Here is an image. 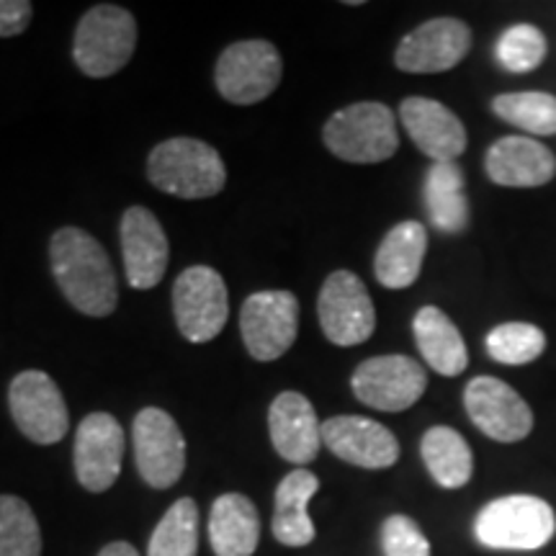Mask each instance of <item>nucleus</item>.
<instances>
[{"instance_id": "25", "label": "nucleus", "mask_w": 556, "mask_h": 556, "mask_svg": "<svg viewBox=\"0 0 556 556\" xmlns=\"http://www.w3.org/2000/svg\"><path fill=\"white\" fill-rule=\"evenodd\" d=\"M420 454L430 477L443 490H462L475 475V454H471L467 438L448 426L426 430L420 441Z\"/></svg>"}, {"instance_id": "29", "label": "nucleus", "mask_w": 556, "mask_h": 556, "mask_svg": "<svg viewBox=\"0 0 556 556\" xmlns=\"http://www.w3.org/2000/svg\"><path fill=\"white\" fill-rule=\"evenodd\" d=\"M0 556H41L39 520L16 495H0Z\"/></svg>"}, {"instance_id": "11", "label": "nucleus", "mask_w": 556, "mask_h": 556, "mask_svg": "<svg viewBox=\"0 0 556 556\" xmlns=\"http://www.w3.org/2000/svg\"><path fill=\"white\" fill-rule=\"evenodd\" d=\"M240 330L248 353L261 364L281 358L299 332V302L291 291L250 294L240 312Z\"/></svg>"}, {"instance_id": "16", "label": "nucleus", "mask_w": 556, "mask_h": 556, "mask_svg": "<svg viewBox=\"0 0 556 556\" xmlns=\"http://www.w3.org/2000/svg\"><path fill=\"white\" fill-rule=\"evenodd\" d=\"M323 446L361 469H389L400 458V441L371 417L338 415L323 422Z\"/></svg>"}, {"instance_id": "18", "label": "nucleus", "mask_w": 556, "mask_h": 556, "mask_svg": "<svg viewBox=\"0 0 556 556\" xmlns=\"http://www.w3.org/2000/svg\"><path fill=\"white\" fill-rule=\"evenodd\" d=\"M400 122L417 150L433 163H456L467 150V127L441 101L409 96L400 106Z\"/></svg>"}, {"instance_id": "28", "label": "nucleus", "mask_w": 556, "mask_h": 556, "mask_svg": "<svg viewBox=\"0 0 556 556\" xmlns=\"http://www.w3.org/2000/svg\"><path fill=\"white\" fill-rule=\"evenodd\" d=\"M197 552L199 507L191 497H180L152 531L148 556H197Z\"/></svg>"}, {"instance_id": "14", "label": "nucleus", "mask_w": 556, "mask_h": 556, "mask_svg": "<svg viewBox=\"0 0 556 556\" xmlns=\"http://www.w3.org/2000/svg\"><path fill=\"white\" fill-rule=\"evenodd\" d=\"M471 50V31L458 18H430L400 41L394 65L402 73L435 75L456 67Z\"/></svg>"}, {"instance_id": "22", "label": "nucleus", "mask_w": 556, "mask_h": 556, "mask_svg": "<svg viewBox=\"0 0 556 556\" xmlns=\"http://www.w3.org/2000/svg\"><path fill=\"white\" fill-rule=\"evenodd\" d=\"M428 253V229L420 222H400L381 240L374 258V274L387 289H407L420 276L422 258Z\"/></svg>"}, {"instance_id": "15", "label": "nucleus", "mask_w": 556, "mask_h": 556, "mask_svg": "<svg viewBox=\"0 0 556 556\" xmlns=\"http://www.w3.org/2000/svg\"><path fill=\"white\" fill-rule=\"evenodd\" d=\"M75 475L88 492H106L122 475L124 430L109 413L83 417L75 433Z\"/></svg>"}, {"instance_id": "26", "label": "nucleus", "mask_w": 556, "mask_h": 556, "mask_svg": "<svg viewBox=\"0 0 556 556\" xmlns=\"http://www.w3.org/2000/svg\"><path fill=\"white\" fill-rule=\"evenodd\" d=\"M426 206L435 229L464 232L469 225V201L464 173L456 163H433L426 176Z\"/></svg>"}, {"instance_id": "12", "label": "nucleus", "mask_w": 556, "mask_h": 556, "mask_svg": "<svg viewBox=\"0 0 556 556\" xmlns=\"http://www.w3.org/2000/svg\"><path fill=\"white\" fill-rule=\"evenodd\" d=\"M351 389L368 407L402 413L426 394L428 374L409 356H374L353 371Z\"/></svg>"}, {"instance_id": "1", "label": "nucleus", "mask_w": 556, "mask_h": 556, "mask_svg": "<svg viewBox=\"0 0 556 556\" xmlns=\"http://www.w3.org/2000/svg\"><path fill=\"white\" fill-rule=\"evenodd\" d=\"M50 266L58 287L75 309L109 317L119 304V287L109 253L80 227H62L50 240Z\"/></svg>"}, {"instance_id": "3", "label": "nucleus", "mask_w": 556, "mask_h": 556, "mask_svg": "<svg viewBox=\"0 0 556 556\" xmlns=\"http://www.w3.org/2000/svg\"><path fill=\"white\" fill-rule=\"evenodd\" d=\"M556 533V513L546 500L507 495L486 503L475 520V536L495 552H536Z\"/></svg>"}, {"instance_id": "23", "label": "nucleus", "mask_w": 556, "mask_h": 556, "mask_svg": "<svg viewBox=\"0 0 556 556\" xmlns=\"http://www.w3.org/2000/svg\"><path fill=\"white\" fill-rule=\"evenodd\" d=\"M208 541L217 556H253L261 541V518L253 500L240 492H227L214 500Z\"/></svg>"}, {"instance_id": "9", "label": "nucleus", "mask_w": 556, "mask_h": 556, "mask_svg": "<svg viewBox=\"0 0 556 556\" xmlns=\"http://www.w3.org/2000/svg\"><path fill=\"white\" fill-rule=\"evenodd\" d=\"M9 409L21 433L39 446L60 443L70 430V413L58 381L37 368L13 377L9 387Z\"/></svg>"}, {"instance_id": "4", "label": "nucleus", "mask_w": 556, "mask_h": 556, "mask_svg": "<svg viewBox=\"0 0 556 556\" xmlns=\"http://www.w3.org/2000/svg\"><path fill=\"white\" fill-rule=\"evenodd\" d=\"M323 142L332 155L345 163H384L400 148L397 119L384 103H353L330 116L323 129Z\"/></svg>"}, {"instance_id": "33", "label": "nucleus", "mask_w": 556, "mask_h": 556, "mask_svg": "<svg viewBox=\"0 0 556 556\" xmlns=\"http://www.w3.org/2000/svg\"><path fill=\"white\" fill-rule=\"evenodd\" d=\"M34 5L29 0H0V39L18 37L31 24Z\"/></svg>"}, {"instance_id": "13", "label": "nucleus", "mask_w": 556, "mask_h": 556, "mask_svg": "<svg viewBox=\"0 0 556 556\" xmlns=\"http://www.w3.org/2000/svg\"><path fill=\"white\" fill-rule=\"evenodd\" d=\"M464 407L471 422L497 443H518L533 430L531 407L503 379H471L464 389Z\"/></svg>"}, {"instance_id": "8", "label": "nucleus", "mask_w": 556, "mask_h": 556, "mask_svg": "<svg viewBox=\"0 0 556 556\" xmlns=\"http://www.w3.org/2000/svg\"><path fill=\"white\" fill-rule=\"evenodd\" d=\"M319 328L332 345L366 343L377 330V309L366 283L351 270H336L325 278L317 299Z\"/></svg>"}, {"instance_id": "30", "label": "nucleus", "mask_w": 556, "mask_h": 556, "mask_svg": "<svg viewBox=\"0 0 556 556\" xmlns=\"http://www.w3.org/2000/svg\"><path fill=\"white\" fill-rule=\"evenodd\" d=\"M546 351L544 330L531 323H503L486 336V353L505 366H526Z\"/></svg>"}, {"instance_id": "24", "label": "nucleus", "mask_w": 556, "mask_h": 556, "mask_svg": "<svg viewBox=\"0 0 556 556\" xmlns=\"http://www.w3.org/2000/svg\"><path fill=\"white\" fill-rule=\"evenodd\" d=\"M413 332L417 351H420V356L426 358V364L435 374H441V377H458V374L467 371V343H464L462 332L451 323L446 312L433 307V304L417 309L413 319Z\"/></svg>"}, {"instance_id": "10", "label": "nucleus", "mask_w": 556, "mask_h": 556, "mask_svg": "<svg viewBox=\"0 0 556 556\" xmlns=\"http://www.w3.org/2000/svg\"><path fill=\"white\" fill-rule=\"evenodd\" d=\"M139 477L155 490H168L184 477L186 441L178 422L160 407L139 409L131 426Z\"/></svg>"}, {"instance_id": "19", "label": "nucleus", "mask_w": 556, "mask_h": 556, "mask_svg": "<svg viewBox=\"0 0 556 556\" xmlns=\"http://www.w3.org/2000/svg\"><path fill=\"white\" fill-rule=\"evenodd\" d=\"M268 433L276 454L299 467L315 462L323 446V422L312 402L299 392H281L270 402Z\"/></svg>"}, {"instance_id": "2", "label": "nucleus", "mask_w": 556, "mask_h": 556, "mask_svg": "<svg viewBox=\"0 0 556 556\" xmlns=\"http://www.w3.org/2000/svg\"><path fill=\"white\" fill-rule=\"evenodd\" d=\"M148 178L157 191L170 197L208 199L225 189L227 168L219 152L204 139L173 137L150 152Z\"/></svg>"}, {"instance_id": "21", "label": "nucleus", "mask_w": 556, "mask_h": 556, "mask_svg": "<svg viewBox=\"0 0 556 556\" xmlns=\"http://www.w3.org/2000/svg\"><path fill=\"white\" fill-rule=\"evenodd\" d=\"M319 479L309 469L299 467L289 471L276 486L274 505V536L278 544L299 548L315 541V523L309 518V500L317 495Z\"/></svg>"}, {"instance_id": "6", "label": "nucleus", "mask_w": 556, "mask_h": 556, "mask_svg": "<svg viewBox=\"0 0 556 556\" xmlns=\"http://www.w3.org/2000/svg\"><path fill=\"white\" fill-rule=\"evenodd\" d=\"M283 75L281 52L266 39H245L229 45L219 54L214 83L219 96L238 106L266 101Z\"/></svg>"}, {"instance_id": "32", "label": "nucleus", "mask_w": 556, "mask_h": 556, "mask_svg": "<svg viewBox=\"0 0 556 556\" xmlns=\"http://www.w3.org/2000/svg\"><path fill=\"white\" fill-rule=\"evenodd\" d=\"M384 556H430V541L407 516H389L381 526Z\"/></svg>"}, {"instance_id": "17", "label": "nucleus", "mask_w": 556, "mask_h": 556, "mask_svg": "<svg viewBox=\"0 0 556 556\" xmlns=\"http://www.w3.org/2000/svg\"><path fill=\"white\" fill-rule=\"evenodd\" d=\"M124 270L131 289H152L163 281L170 261L165 229L150 208L131 206L122 217Z\"/></svg>"}, {"instance_id": "20", "label": "nucleus", "mask_w": 556, "mask_h": 556, "mask_svg": "<svg viewBox=\"0 0 556 556\" xmlns=\"http://www.w3.org/2000/svg\"><path fill=\"white\" fill-rule=\"evenodd\" d=\"M484 170L505 189H536L556 176L554 152L533 137H503L486 150Z\"/></svg>"}, {"instance_id": "27", "label": "nucleus", "mask_w": 556, "mask_h": 556, "mask_svg": "<svg viewBox=\"0 0 556 556\" xmlns=\"http://www.w3.org/2000/svg\"><path fill=\"white\" fill-rule=\"evenodd\" d=\"M492 109H495L500 119L510 124V127L528 131V135H556V96L546 93V90L500 93L492 101Z\"/></svg>"}, {"instance_id": "34", "label": "nucleus", "mask_w": 556, "mask_h": 556, "mask_svg": "<svg viewBox=\"0 0 556 556\" xmlns=\"http://www.w3.org/2000/svg\"><path fill=\"white\" fill-rule=\"evenodd\" d=\"M99 556H139V554L135 546L127 544V541H114V544L103 546Z\"/></svg>"}, {"instance_id": "7", "label": "nucleus", "mask_w": 556, "mask_h": 556, "mask_svg": "<svg viewBox=\"0 0 556 556\" xmlns=\"http://www.w3.org/2000/svg\"><path fill=\"white\" fill-rule=\"evenodd\" d=\"M173 315L189 343H208L225 330L229 317L227 283L208 266H191L173 283Z\"/></svg>"}, {"instance_id": "31", "label": "nucleus", "mask_w": 556, "mask_h": 556, "mask_svg": "<svg viewBox=\"0 0 556 556\" xmlns=\"http://www.w3.org/2000/svg\"><path fill=\"white\" fill-rule=\"evenodd\" d=\"M497 62L507 73H531L546 58V37L531 24H518L497 39Z\"/></svg>"}, {"instance_id": "5", "label": "nucleus", "mask_w": 556, "mask_h": 556, "mask_svg": "<svg viewBox=\"0 0 556 556\" xmlns=\"http://www.w3.org/2000/svg\"><path fill=\"white\" fill-rule=\"evenodd\" d=\"M137 21L122 5L101 3L86 11L75 31L73 60L88 78L119 73L135 54Z\"/></svg>"}]
</instances>
